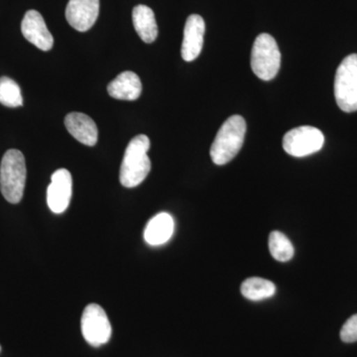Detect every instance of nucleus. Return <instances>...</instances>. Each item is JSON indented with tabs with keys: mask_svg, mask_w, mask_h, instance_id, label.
Returning a JSON list of instances; mask_svg holds the SVG:
<instances>
[{
	"mask_svg": "<svg viewBox=\"0 0 357 357\" xmlns=\"http://www.w3.org/2000/svg\"><path fill=\"white\" fill-rule=\"evenodd\" d=\"M335 98L344 112L357 110V54H351L338 66L335 79Z\"/></svg>",
	"mask_w": 357,
	"mask_h": 357,
	"instance_id": "obj_5",
	"label": "nucleus"
},
{
	"mask_svg": "<svg viewBox=\"0 0 357 357\" xmlns=\"http://www.w3.org/2000/svg\"><path fill=\"white\" fill-rule=\"evenodd\" d=\"M21 31L25 39L40 50L49 51L53 47V36L38 11L29 10L26 13L21 23Z\"/></svg>",
	"mask_w": 357,
	"mask_h": 357,
	"instance_id": "obj_10",
	"label": "nucleus"
},
{
	"mask_svg": "<svg viewBox=\"0 0 357 357\" xmlns=\"http://www.w3.org/2000/svg\"><path fill=\"white\" fill-rule=\"evenodd\" d=\"M0 103L7 107H22L20 86L10 77H0Z\"/></svg>",
	"mask_w": 357,
	"mask_h": 357,
	"instance_id": "obj_18",
	"label": "nucleus"
},
{
	"mask_svg": "<svg viewBox=\"0 0 357 357\" xmlns=\"http://www.w3.org/2000/svg\"><path fill=\"white\" fill-rule=\"evenodd\" d=\"M132 20L134 28L142 41L153 43L158 36V26L153 10L142 4L135 6L132 11Z\"/></svg>",
	"mask_w": 357,
	"mask_h": 357,
	"instance_id": "obj_15",
	"label": "nucleus"
},
{
	"mask_svg": "<svg viewBox=\"0 0 357 357\" xmlns=\"http://www.w3.org/2000/svg\"><path fill=\"white\" fill-rule=\"evenodd\" d=\"M100 13V0H70L66 18L74 29L86 32L95 25Z\"/></svg>",
	"mask_w": 357,
	"mask_h": 357,
	"instance_id": "obj_9",
	"label": "nucleus"
},
{
	"mask_svg": "<svg viewBox=\"0 0 357 357\" xmlns=\"http://www.w3.org/2000/svg\"><path fill=\"white\" fill-rule=\"evenodd\" d=\"M246 133V122L241 115H232L220 128L211 147V157L215 165L229 163L241 151Z\"/></svg>",
	"mask_w": 357,
	"mask_h": 357,
	"instance_id": "obj_2",
	"label": "nucleus"
},
{
	"mask_svg": "<svg viewBox=\"0 0 357 357\" xmlns=\"http://www.w3.org/2000/svg\"><path fill=\"white\" fill-rule=\"evenodd\" d=\"M82 333L91 347L107 344L112 337V328L107 312L96 304L86 307L82 316Z\"/></svg>",
	"mask_w": 357,
	"mask_h": 357,
	"instance_id": "obj_7",
	"label": "nucleus"
},
{
	"mask_svg": "<svg viewBox=\"0 0 357 357\" xmlns=\"http://www.w3.org/2000/svg\"><path fill=\"white\" fill-rule=\"evenodd\" d=\"M241 294L250 301H261L274 296L276 287L274 283L259 277H251L241 284Z\"/></svg>",
	"mask_w": 357,
	"mask_h": 357,
	"instance_id": "obj_16",
	"label": "nucleus"
},
{
	"mask_svg": "<svg viewBox=\"0 0 357 357\" xmlns=\"http://www.w3.org/2000/svg\"><path fill=\"white\" fill-rule=\"evenodd\" d=\"M65 126L73 137L86 146H95L98 142V128L89 115L72 112L66 116Z\"/></svg>",
	"mask_w": 357,
	"mask_h": 357,
	"instance_id": "obj_12",
	"label": "nucleus"
},
{
	"mask_svg": "<svg viewBox=\"0 0 357 357\" xmlns=\"http://www.w3.org/2000/svg\"><path fill=\"white\" fill-rule=\"evenodd\" d=\"M73 194V178L69 171L59 169L51 177L47 190V204L54 213H63L69 206Z\"/></svg>",
	"mask_w": 357,
	"mask_h": 357,
	"instance_id": "obj_8",
	"label": "nucleus"
},
{
	"mask_svg": "<svg viewBox=\"0 0 357 357\" xmlns=\"http://www.w3.org/2000/svg\"><path fill=\"white\" fill-rule=\"evenodd\" d=\"M174 229V218L169 213H160L148 222L144 230L145 241L152 246L165 244L173 236Z\"/></svg>",
	"mask_w": 357,
	"mask_h": 357,
	"instance_id": "obj_14",
	"label": "nucleus"
},
{
	"mask_svg": "<svg viewBox=\"0 0 357 357\" xmlns=\"http://www.w3.org/2000/svg\"><path fill=\"white\" fill-rule=\"evenodd\" d=\"M206 24L202 16L192 14L185 21L184 39H183L182 57L185 62L196 60L203 50Z\"/></svg>",
	"mask_w": 357,
	"mask_h": 357,
	"instance_id": "obj_11",
	"label": "nucleus"
},
{
	"mask_svg": "<svg viewBox=\"0 0 357 357\" xmlns=\"http://www.w3.org/2000/svg\"><path fill=\"white\" fill-rule=\"evenodd\" d=\"M340 338L347 344L357 342V314L345 321L340 331Z\"/></svg>",
	"mask_w": 357,
	"mask_h": 357,
	"instance_id": "obj_19",
	"label": "nucleus"
},
{
	"mask_svg": "<svg viewBox=\"0 0 357 357\" xmlns=\"http://www.w3.org/2000/svg\"><path fill=\"white\" fill-rule=\"evenodd\" d=\"M24 155L20 150L6 151L0 165V190L10 204H18L23 198L26 183Z\"/></svg>",
	"mask_w": 357,
	"mask_h": 357,
	"instance_id": "obj_3",
	"label": "nucleus"
},
{
	"mask_svg": "<svg viewBox=\"0 0 357 357\" xmlns=\"http://www.w3.org/2000/svg\"><path fill=\"white\" fill-rule=\"evenodd\" d=\"M107 91L112 98L121 100H137L142 93V84L139 77L133 72L121 73L107 86Z\"/></svg>",
	"mask_w": 357,
	"mask_h": 357,
	"instance_id": "obj_13",
	"label": "nucleus"
},
{
	"mask_svg": "<svg viewBox=\"0 0 357 357\" xmlns=\"http://www.w3.org/2000/svg\"><path fill=\"white\" fill-rule=\"evenodd\" d=\"M325 136L319 129L312 126H299L284 135L283 148L286 153L294 157L309 156L317 153L324 146Z\"/></svg>",
	"mask_w": 357,
	"mask_h": 357,
	"instance_id": "obj_6",
	"label": "nucleus"
},
{
	"mask_svg": "<svg viewBox=\"0 0 357 357\" xmlns=\"http://www.w3.org/2000/svg\"><path fill=\"white\" fill-rule=\"evenodd\" d=\"M151 143L144 134L135 136L129 142L122 160L119 180L126 188L139 185L151 171V161L148 157Z\"/></svg>",
	"mask_w": 357,
	"mask_h": 357,
	"instance_id": "obj_1",
	"label": "nucleus"
},
{
	"mask_svg": "<svg viewBox=\"0 0 357 357\" xmlns=\"http://www.w3.org/2000/svg\"><path fill=\"white\" fill-rule=\"evenodd\" d=\"M281 53L271 35L263 33L256 38L251 51V69L263 81H271L278 74Z\"/></svg>",
	"mask_w": 357,
	"mask_h": 357,
	"instance_id": "obj_4",
	"label": "nucleus"
},
{
	"mask_svg": "<svg viewBox=\"0 0 357 357\" xmlns=\"http://www.w3.org/2000/svg\"><path fill=\"white\" fill-rule=\"evenodd\" d=\"M269 250L275 260L280 262H287L292 259L295 249L287 236L278 230L272 231L269 236Z\"/></svg>",
	"mask_w": 357,
	"mask_h": 357,
	"instance_id": "obj_17",
	"label": "nucleus"
}]
</instances>
